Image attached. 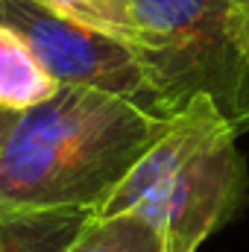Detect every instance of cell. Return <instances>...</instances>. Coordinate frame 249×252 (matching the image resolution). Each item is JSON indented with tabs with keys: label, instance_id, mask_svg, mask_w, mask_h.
Instances as JSON below:
<instances>
[{
	"label": "cell",
	"instance_id": "obj_8",
	"mask_svg": "<svg viewBox=\"0 0 249 252\" xmlns=\"http://www.w3.org/2000/svg\"><path fill=\"white\" fill-rule=\"evenodd\" d=\"M67 252H164V241L138 214H106L94 217Z\"/></svg>",
	"mask_w": 249,
	"mask_h": 252
},
{
	"label": "cell",
	"instance_id": "obj_11",
	"mask_svg": "<svg viewBox=\"0 0 249 252\" xmlns=\"http://www.w3.org/2000/svg\"><path fill=\"white\" fill-rule=\"evenodd\" d=\"M3 6H6V0H0V21H3Z\"/></svg>",
	"mask_w": 249,
	"mask_h": 252
},
{
	"label": "cell",
	"instance_id": "obj_10",
	"mask_svg": "<svg viewBox=\"0 0 249 252\" xmlns=\"http://www.w3.org/2000/svg\"><path fill=\"white\" fill-rule=\"evenodd\" d=\"M18 118H21V112H15V109H3V106H0V156H3V150H6V141H9V135H12L15 124H18Z\"/></svg>",
	"mask_w": 249,
	"mask_h": 252
},
{
	"label": "cell",
	"instance_id": "obj_4",
	"mask_svg": "<svg viewBox=\"0 0 249 252\" xmlns=\"http://www.w3.org/2000/svg\"><path fill=\"white\" fill-rule=\"evenodd\" d=\"M3 21L30 41L35 56L59 85L109 91L132 100L156 118H173L161 91L153 82L144 56L132 44L82 27L53 12L41 0H6Z\"/></svg>",
	"mask_w": 249,
	"mask_h": 252
},
{
	"label": "cell",
	"instance_id": "obj_1",
	"mask_svg": "<svg viewBox=\"0 0 249 252\" xmlns=\"http://www.w3.org/2000/svg\"><path fill=\"white\" fill-rule=\"evenodd\" d=\"M170 121L109 91L62 85L21 112L0 156V202L97 214Z\"/></svg>",
	"mask_w": 249,
	"mask_h": 252
},
{
	"label": "cell",
	"instance_id": "obj_3",
	"mask_svg": "<svg viewBox=\"0 0 249 252\" xmlns=\"http://www.w3.org/2000/svg\"><path fill=\"white\" fill-rule=\"evenodd\" d=\"M147 35L141 50L176 115L190 97L208 94L244 135L249 129V64L229 41L232 0H135Z\"/></svg>",
	"mask_w": 249,
	"mask_h": 252
},
{
	"label": "cell",
	"instance_id": "obj_7",
	"mask_svg": "<svg viewBox=\"0 0 249 252\" xmlns=\"http://www.w3.org/2000/svg\"><path fill=\"white\" fill-rule=\"evenodd\" d=\"M41 3L82 27L121 38L126 44H132L138 53L147 44L135 0H41Z\"/></svg>",
	"mask_w": 249,
	"mask_h": 252
},
{
	"label": "cell",
	"instance_id": "obj_2",
	"mask_svg": "<svg viewBox=\"0 0 249 252\" xmlns=\"http://www.w3.org/2000/svg\"><path fill=\"white\" fill-rule=\"evenodd\" d=\"M238 138L208 94L190 97L94 217L138 214L161 235L164 252H196L249 205Z\"/></svg>",
	"mask_w": 249,
	"mask_h": 252
},
{
	"label": "cell",
	"instance_id": "obj_5",
	"mask_svg": "<svg viewBox=\"0 0 249 252\" xmlns=\"http://www.w3.org/2000/svg\"><path fill=\"white\" fill-rule=\"evenodd\" d=\"M94 220L85 208H30L0 202V252H67Z\"/></svg>",
	"mask_w": 249,
	"mask_h": 252
},
{
	"label": "cell",
	"instance_id": "obj_9",
	"mask_svg": "<svg viewBox=\"0 0 249 252\" xmlns=\"http://www.w3.org/2000/svg\"><path fill=\"white\" fill-rule=\"evenodd\" d=\"M226 30H229V41L249 64V0H232L226 15Z\"/></svg>",
	"mask_w": 249,
	"mask_h": 252
},
{
	"label": "cell",
	"instance_id": "obj_6",
	"mask_svg": "<svg viewBox=\"0 0 249 252\" xmlns=\"http://www.w3.org/2000/svg\"><path fill=\"white\" fill-rule=\"evenodd\" d=\"M59 88L30 41L12 24L0 21V106L24 112L50 100Z\"/></svg>",
	"mask_w": 249,
	"mask_h": 252
}]
</instances>
